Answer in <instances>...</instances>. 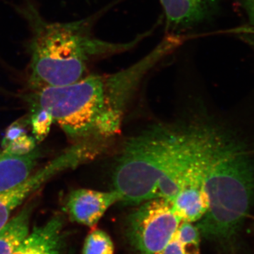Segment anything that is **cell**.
<instances>
[{
  "label": "cell",
  "instance_id": "6da1fadb",
  "mask_svg": "<svg viewBox=\"0 0 254 254\" xmlns=\"http://www.w3.org/2000/svg\"><path fill=\"white\" fill-rule=\"evenodd\" d=\"M166 56L165 50L157 46L118 72L89 75L66 86L33 91L29 97L32 110L47 112L76 143L114 136L143 78Z\"/></svg>",
  "mask_w": 254,
  "mask_h": 254
},
{
  "label": "cell",
  "instance_id": "7a4b0ae2",
  "mask_svg": "<svg viewBox=\"0 0 254 254\" xmlns=\"http://www.w3.org/2000/svg\"><path fill=\"white\" fill-rule=\"evenodd\" d=\"M205 190L208 210L196 224L200 235L213 240L232 238L254 203V155L223 129L208 160Z\"/></svg>",
  "mask_w": 254,
  "mask_h": 254
},
{
  "label": "cell",
  "instance_id": "3957f363",
  "mask_svg": "<svg viewBox=\"0 0 254 254\" xmlns=\"http://www.w3.org/2000/svg\"><path fill=\"white\" fill-rule=\"evenodd\" d=\"M128 46L95 39L81 22L46 23L32 41L28 86L34 91L76 83L86 77L92 62Z\"/></svg>",
  "mask_w": 254,
  "mask_h": 254
},
{
  "label": "cell",
  "instance_id": "277c9868",
  "mask_svg": "<svg viewBox=\"0 0 254 254\" xmlns=\"http://www.w3.org/2000/svg\"><path fill=\"white\" fill-rule=\"evenodd\" d=\"M198 127L159 125L127 142L113 173V190L121 195L120 203L139 205L155 198L158 182L190 146Z\"/></svg>",
  "mask_w": 254,
  "mask_h": 254
},
{
  "label": "cell",
  "instance_id": "5b68a950",
  "mask_svg": "<svg viewBox=\"0 0 254 254\" xmlns=\"http://www.w3.org/2000/svg\"><path fill=\"white\" fill-rule=\"evenodd\" d=\"M139 205L128 218L130 242L139 254H161L182 221L165 198H152Z\"/></svg>",
  "mask_w": 254,
  "mask_h": 254
},
{
  "label": "cell",
  "instance_id": "8992f818",
  "mask_svg": "<svg viewBox=\"0 0 254 254\" xmlns=\"http://www.w3.org/2000/svg\"><path fill=\"white\" fill-rule=\"evenodd\" d=\"M98 153V147L92 142L75 143L17 186L0 193V230L9 222L15 209L48 180L62 172L76 168L94 158Z\"/></svg>",
  "mask_w": 254,
  "mask_h": 254
},
{
  "label": "cell",
  "instance_id": "52a82bcc",
  "mask_svg": "<svg viewBox=\"0 0 254 254\" xmlns=\"http://www.w3.org/2000/svg\"><path fill=\"white\" fill-rule=\"evenodd\" d=\"M221 128L212 127L206 140L192 160L171 202L181 221L198 222L206 213L208 198L205 190V174L210 155Z\"/></svg>",
  "mask_w": 254,
  "mask_h": 254
},
{
  "label": "cell",
  "instance_id": "ba28073f",
  "mask_svg": "<svg viewBox=\"0 0 254 254\" xmlns=\"http://www.w3.org/2000/svg\"><path fill=\"white\" fill-rule=\"evenodd\" d=\"M121 195L114 190L99 191L79 189L73 190L68 195L66 209L72 221L93 227L112 205L121 202Z\"/></svg>",
  "mask_w": 254,
  "mask_h": 254
},
{
  "label": "cell",
  "instance_id": "9c48e42d",
  "mask_svg": "<svg viewBox=\"0 0 254 254\" xmlns=\"http://www.w3.org/2000/svg\"><path fill=\"white\" fill-rule=\"evenodd\" d=\"M163 6L170 34L198 26L211 17L218 0H160Z\"/></svg>",
  "mask_w": 254,
  "mask_h": 254
},
{
  "label": "cell",
  "instance_id": "30bf717a",
  "mask_svg": "<svg viewBox=\"0 0 254 254\" xmlns=\"http://www.w3.org/2000/svg\"><path fill=\"white\" fill-rule=\"evenodd\" d=\"M63 228V218L55 215L29 232L14 254H61Z\"/></svg>",
  "mask_w": 254,
  "mask_h": 254
},
{
  "label": "cell",
  "instance_id": "8fae6325",
  "mask_svg": "<svg viewBox=\"0 0 254 254\" xmlns=\"http://www.w3.org/2000/svg\"><path fill=\"white\" fill-rule=\"evenodd\" d=\"M40 158L34 149L25 155L0 152V193L14 188L31 175Z\"/></svg>",
  "mask_w": 254,
  "mask_h": 254
},
{
  "label": "cell",
  "instance_id": "7c38bea8",
  "mask_svg": "<svg viewBox=\"0 0 254 254\" xmlns=\"http://www.w3.org/2000/svg\"><path fill=\"white\" fill-rule=\"evenodd\" d=\"M33 205L25 206L0 230V254H14L28 236Z\"/></svg>",
  "mask_w": 254,
  "mask_h": 254
},
{
  "label": "cell",
  "instance_id": "4fadbf2b",
  "mask_svg": "<svg viewBox=\"0 0 254 254\" xmlns=\"http://www.w3.org/2000/svg\"><path fill=\"white\" fill-rule=\"evenodd\" d=\"M175 237L189 254H200V232L193 222L182 221Z\"/></svg>",
  "mask_w": 254,
  "mask_h": 254
},
{
  "label": "cell",
  "instance_id": "5bb4252c",
  "mask_svg": "<svg viewBox=\"0 0 254 254\" xmlns=\"http://www.w3.org/2000/svg\"><path fill=\"white\" fill-rule=\"evenodd\" d=\"M83 254H114L113 241L106 232L95 229L86 237Z\"/></svg>",
  "mask_w": 254,
  "mask_h": 254
},
{
  "label": "cell",
  "instance_id": "9a60e30c",
  "mask_svg": "<svg viewBox=\"0 0 254 254\" xmlns=\"http://www.w3.org/2000/svg\"><path fill=\"white\" fill-rule=\"evenodd\" d=\"M53 123L54 122L52 117L45 110H32L31 125L33 133L38 141L46 138Z\"/></svg>",
  "mask_w": 254,
  "mask_h": 254
},
{
  "label": "cell",
  "instance_id": "2e32d148",
  "mask_svg": "<svg viewBox=\"0 0 254 254\" xmlns=\"http://www.w3.org/2000/svg\"><path fill=\"white\" fill-rule=\"evenodd\" d=\"M35 149V141L32 137L26 135V132L11 140L3 147L6 153L14 155H25Z\"/></svg>",
  "mask_w": 254,
  "mask_h": 254
},
{
  "label": "cell",
  "instance_id": "e0dca14e",
  "mask_svg": "<svg viewBox=\"0 0 254 254\" xmlns=\"http://www.w3.org/2000/svg\"><path fill=\"white\" fill-rule=\"evenodd\" d=\"M161 254H189L180 242L174 237L165 247Z\"/></svg>",
  "mask_w": 254,
  "mask_h": 254
},
{
  "label": "cell",
  "instance_id": "ac0fdd59",
  "mask_svg": "<svg viewBox=\"0 0 254 254\" xmlns=\"http://www.w3.org/2000/svg\"><path fill=\"white\" fill-rule=\"evenodd\" d=\"M251 23L254 26V0H242Z\"/></svg>",
  "mask_w": 254,
  "mask_h": 254
},
{
  "label": "cell",
  "instance_id": "d6986e66",
  "mask_svg": "<svg viewBox=\"0 0 254 254\" xmlns=\"http://www.w3.org/2000/svg\"><path fill=\"white\" fill-rule=\"evenodd\" d=\"M243 38L245 39V41L252 47V49H253L254 51V35L252 34V33L245 34L243 35Z\"/></svg>",
  "mask_w": 254,
  "mask_h": 254
}]
</instances>
